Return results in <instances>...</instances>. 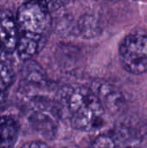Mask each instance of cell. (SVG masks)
Here are the masks:
<instances>
[{
  "mask_svg": "<svg viewBox=\"0 0 147 148\" xmlns=\"http://www.w3.org/2000/svg\"><path fill=\"white\" fill-rule=\"evenodd\" d=\"M17 26L16 51L20 59L28 61L42 47L50 28L49 9L40 0L23 3L15 16Z\"/></svg>",
  "mask_w": 147,
  "mask_h": 148,
  "instance_id": "6da1fadb",
  "label": "cell"
},
{
  "mask_svg": "<svg viewBox=\"0 0 147 148\" xmlns=\"http://www.w3.org/2000/svg\"><path fill=\"white\" fill-rule=\"evenodd\" d=\"M72 126L78 130L91 132L102 126L105 108L92 88L77 87L67 97Z\"/></svg>",
  "mask_w": 147,
  "mask_h": 148,
  "instance_id": "7a4b0ae2",
  "label": "cell"
},
{
  "mask_svg": "<svg viewBox=\"0 0 147 148\" xmlns=\"http://www.w3.org/2000/svg\"><path fill=\"white\" fill-rule=\"evenodd\" d=\"M120 60L123 68L131 74L140 75L147 71V36L130 34L122 41Z\"/></svg>",
  "mask_w": 147,
  "mask_h": 148,
  "instance_id": "3957f363",
  "label": "cell"
},
{
  "mask_svg": "<svg viewBox=\"0 0 147 148\" xmlns=\"http://www.w3.org/2000/svg\"><path fill=\"white\" fill-rule=\"evenodd\" d=\"M99 97L105 110L110 113L121 114L126 109V100L122 93L114 86L107 82H99L93 88Z\"/></svg>",
  "mask_w": 147,
  "mask_h": 148,
  "instance_id": "277c9868",
  "label": "cell"
},
{
  "mask_svg": "<svg viewBox=\"0 0 147 148\" xmlns=\"http://www.w3.org/2000/svg\"><path fill=\"white\" fill-rule=\"evenodd\" d=\"M17 26L15 16L7 10H0V47L7 52L16 50Z\"/></svg>",
  "mask_w": 147,
  "mask_h": 148,
  "instance_id": "5b68a950",
  "label": "cell"
},
{
  "mask_svg": "<svg viewBox=\"0 0 147 148\" xmlns=\"http://www.w3.org/2000/svg\"><path fill=\"white\" fill-rule=\"evenodd\" d=\"M18 136L16 122L7 116H0V148H11Z\"/></svg>",
  "mask_w": 147,
  "mask_h": 148,
  "instance_id": "8992f818",
  "label": "cell"
},
{
  "mask_svg": "<svg viewBox=\"0 0 147 148\" xmlns=\"http://www.w3.org/2000/svg\"><path fill=\"white\" fill-rule=\"evenodd\" d=\"M14 73L10 66L0 62V94L6 91L12 84Z\"/></svg>",
  "mask_w": 147,
  "mask_h": 148,
  "instance_id": "52a82bcc",
  "label": "cell"
},
{
  "mask_svg": "<svg viewBox=\"0 0 147 148\" xmlns=\"http://www.w3.org/2000/svg\"><path fill=\"white\" fill-rule=\"evenodd\" d=\"M93 148H118L113 134H101L93 142Z\"/></svg>",
  "mask_w": 147,
  "mask_h": 148,
  "instance_id": "ba28073f",
  "label": "cell"
},
{
  "mask_svg": "<svg viewBox=\"0 0 147 148\" xmlns=\"http://www.w3.org/2000/svg\"><path fill=\"white\" fill-rule=\"evenodd\" d=\"M40 1L42 2L50 10V9L59 8L63 4H65L66 3H68L69 0H40Z\"/></svg>",
  "mask_w": 147,
  "mask_h": 148,
  "instance_id": "9c48e42d",
  "label": "cell"
},
{
  "mask_svg": "<svg viewBox=\"0 0 147 148\" xmlns=\"http://www.w3.org/2000/svg\"><path fill=\"white\" fill-rule=\"evenodd\" d=\"M21 148H50L46 143L41 141H30L24 144Z\"/></svg>",
  "mask_w": 147,
  "mask_h": 148,
  "instance_id": "30bf717a",
  "label": "cell"
},
{
  "mask_svg": "<svg viewBox=\"0 0 147 148\" xmlns=\"http://www.w3.org/2000/svg\"><path fill=\"white\" fill-rule=\"evenodd\" d=\"M0 49H1V47H0Z\"/></svg>",
  "mask_w": 147,
  "mask_h": 148,
  "instance_id": "8fae6325",
  "label": "cell"
}]
</instances>
